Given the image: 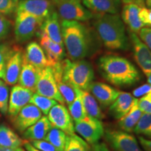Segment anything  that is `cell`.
<instances>
[{
    "label": "cell",
    "instance_id": "60d3db41",
    "mask_svg": "<svg viewBox=\"0 0 151 151\" xmlns=\"http://www.w3.org/2000/svg\"><path fill=\"white\" fill-rule=\"evenodd\" d=\"M139 37L146 46L151 50V28L144 27L139 32Z\"/></svg>",
    "mask_w": 151,
    "mask_h": 151
},
{
    "label": "cell",
    "instance_id": "4316f807",
    "mask_svg": "<svg viewBox=\"0 0 151 151\" xmlns=\"http://www.w3.org/2000/svg\"><path fill=\"white\" fill-rule=\"evenodd\" d=\"M79 92L82 98L86 116L101 120L104 118V115L94 96L88 90L79 89Z\"/></svg>",
    "mask_w": 151,
    "mask_h": 151
},
{
    "label": "cell",
    "instance_id": "8992f818",
    "mask_svg": "<svg viewBox=\"0 0 151 151\" xmlns=\"http://www.w3.org/2000/svg\"><path fill=\"white\" fill-rule=\"evenodd\" d=\"M16 14L15 38L17 42L24 43L37 34L43 21L27 13L16 12Z\"/></svg>",
    "mask_w": 151,
    "mask_h": 151
},
{
    "label": "cell",
    "instance_id": "9a60e30c",
    "mask_svg": "<svg viewBox=\"0 0 151 151\" xmlns=\"http://www.w3.org/2000/svg\"><path fill=\"white\" fill-rule=\"evenodd\" d=\"M96 100L104 107L110 106L117 99L120 91L101 82H92L88 88Z\"/></svg>",
    "mask_w": 151,
    "mask_h": 151
},
{
    "label": "cell",
    "instance_id": "4dcf8cb0",
    "mask_svg": "<svg viewBox=\"0 0 151 151\" xmlns=\"http://www.w3.org/2000/svg\"><path fill=\"white\" fill-rule=\"evenodd\" d=\"M64 151H92L91 146L76 134L67 135Z\"/></svg>",
    "mask_w": 151,
    "mask_h": 151
},
{
    "label": "cell",
    "instance_id": "484cf974",
    "mask_svg": "<svg viewBox=\"0 0 151 151\" xmlns=\"http://www.w3.org/2000/svg\"><path fill=\"white\" fill-rule=\"evenodd\" d=\"M143 111L138 106V99L135 100L132 109L125 116L118 120V125L122 131L128 133L134 132V129L142 116Z\"/></svg>",
    "mask_w": 151,
    "mask_h": 151
},
{
    "label": "cell",
    "instance_id": "e0dca14e",
    "mask_svg": "<svg viewBox=\"0 0 151 151\" xmlns=\"http://www.w3.org/2000/svg\"><path fill=\"white\" fill-rule=\"evenodd\" d=\"M40 44L41 48L50 62L51 66L62 61L65 56V46L54 42L43 32H40Z\"/></svg>",
    "mask_w": 151,
    "mask_h": 151
},
{
    "label": "cell",
    "instance_id": "f6af8a7d",
    "mask_svg": "<svg viewBox=\"0 0 151 151\" xmlns=\"http://www.w3.org/2000/svg\"><path fill=\"white\" fill-rule=\"evenodd\" d=\"M124 4H134L141 7H144L145 3L144 0H121Z\"/></svg>",
    "mask_w": 151,
    "mask_h": 151
},
{
    "label": "cell",
    "instance_id": "8d00e7d4",
    "mask_svg": "<svg viewBox=\"0 0 151 151\" xmlns=\"http://www.w3.org/2000/svg\"><path fill=\"white\" fill-rule=\"evenodd\" d=\"M11 21L4 15L0 14V41L9 35L11 30Z\"/></svg>",
    "mask_w": 151,
    "mask_h": 151
},
{
    "label": "cell",
    "instance_id": "f546056e",
    "mask_svg": "<svg viewBox=\"0 0 151 151\" xmlns=\"http://www.w3.org/2000/svg\"><path fill=\"white\" fill-rule=\"evenodd\" d=\"M75 90L76 92V96L73 102L68 105V109L73 121L77 122L82 120L86 116V113L83 104L82 98L79 92V89L75 88Z\"/></svg>",
    "mask_w": 151,
    "mask_h": 151
},
{
    "label": "cell",
    "instance_id": "ee69618b",
    "mask_svg": "<svg viewBox=\"0 0 151 151\" xmlns=\"http://www.w3.org/2000/svg\"><path fill=\"white\" fill-rule=\"evenodd\" d=\"M91 146L92 151H111L106 144L104 142H97Z\"/></svg>",
    "mask_w": 151,
    "mask_h": 151
},
{
    "label": "cell",
    "instance_id": "74e56055",
    "mask_svg": "<svg viewBox=\"0 0 151 151\" xmlns=\"http://www.w3.org/2000/svg\"><path fill=\"white\" fill-rule=\"evenodd\" d=\"M138 106L143 113L151 114V91L138 99Z\"/></svg>",
    "mask_w": 151,
    "mask_h": 151
},
{
    "label": "cell",
    "instance_id": "836d02e7",
    "mask_svg": "<svg viewBox=\"0 0 151 151\" xmlns=\"http://www.w3.org/2000/svg\"><path fill=\"white\" fill-rule=\"evenodd\" d=\"M16 46L12 47L6 43L0 44V78L4 80L7 62L14 53Z\"/></svg>",
    "mask_w": 151,
    "mask_h": 151
},
{
    "label": "cell",
    "instance_id": "7402d4cb",
    "mask_svg": "<svg viewBox=\"0 0 151 151\" xmlns=\"http://www.w3.org/2000/svg\"><path fill=\"white\" fill-rule=\"evenodd\" d=\"M40 70L41 69L27 62L23 56L21 71L18 78L19 85L27 88L33 92H36V87Z\"/></svg>",
    "mask_w": 151,
    "mask_h": 151
},
{
    "label": "cell",
    "instance_id": "681fc988",
    "mask_svg": "<svg viewBox=\"0 0 151 151\" xmlns=\"http://www.w3.org/2000/svg\"><path fill=\"white\" fill-rule=\"evenodd\" d=\"M146 4L151 8V0H146Z\"/></svg>",
    "mask_w": 151,
    "mask_h": 151
},
{
    "label": "cell",
    "instance_id": "9c48e42d",
    "mask_svg": "<svg viewBox=\"0 0 151 151\" xmlns=\"http://www.w3.org/2000/svg\"><path fill=\"white\" fill-rule=\"evenodd\" d=\"M36 93L50 98L61 104L65 105V101L57 86L50 66L41 69L36 87Z\"/></svg>",
    "mask_w": 151,
    "mask_h": 151
},
{
    "label": "cell",
    "instance_id": "4fadbf2b",
    "mask_svg": "<svg viewBox=\"0 0 151 151\" xmlns=\"http://www.w3.org/2000/svg\"><path fill=\"white\" fill-rule=\"evenodd\" d=\"M34 92L20 85L12 88L9 101L8 114L11 120L16 117L20 110L30 102Z\"/></svg>",
    "mask_w": 151,
    "mask_h": 151
},
{
    "label": "cell",
    "instance_id": "ffe728a7",
    "mask_svg": "<svg viewBox=\"0 0 151 151\" xmlns=\"http://www.w3.org/2000/svg\"><path fill=\"white\" fill-rule=\"evenodd\" d=\"M136 99L129 92H120L117 99L109 106L111 115L116 120H120L130 111Z\"/></svg>",
    "mask_w": 151,
    "mask_h": 151
},
{
    "label": "cell",
    "instance_id": "8fae6325",
    "mask_svg": "<svg viewBox=\"0 0 151 151\" xmlns=\"http://www.w3.org/2000/svg\"><path fill=\"white\" fill-rule=\"evenodd\" d=\"M54 11L50 0H20L16 12L27 13L44 21Z\"/></svg>",
    "mask_w": 151,
    "mask_h": 151
},
{
    "label": "cell",
    "instance_id": "7dc6e473",
    "mask_svg": "<svg viewBox=\"0 0 151 151\" xmlns=\"http://www.w3.org/2000/svg\"><path fill=\"white\" fill-rule=\"evenodd\" d=\"M0 151H25L20 147L19 148H8V147H4L0 146Z\"/></svg>",
    "mask_w": 151,
    "mask_h": 151
},
{
    "label": "cell",
    "instance_id": "f1b7e54d",
    "mask_svg": "<svg viewBox=\"0 0 151 151\" xmlns=\"http://www.w3.org/2000/svg\"><path fill=\"white\" fill-rule=\"evenodd\" d=\"M67 135L58 128L52 127L44 140L50 143L58 151H64Z\"/></svg>",
    "mask_w": 151,
    "mask_h": 151
},
{
    "label": "cell",
    "instance_id": "7bdbcfd3",
    "mask_svg": "<svg viewBox=\"0 0 151 151\" xmlns=\"http://www.w3.org/2000/svg\"><path fill=\"white\" fill-rule=\"evenodd\" d=\"M141 146L146 151H151V139H148L141 136L138 137Z\"/></svg>",
    "mask_w": 151,
    "mask_h": 151
},
{
    "label": "cell",
    "instance_id": "bcb514c9",
    "mask_svg": "<svg viewBox=\"0 0 151 151\" xmlns=\"http://www.w3.org/2000/svg\"><path fill=\"white\" fill-rule=\"evenodd\" d=\"M23 146L24 147V148H25L26 151H41L38 150L37 148H35V147L27 141H23Z\"/></svg>",
    "mask_w": 151,
    "mask_h": 151
},
{
    "label": "cell",
    "instance_id": "1f68e13d",
    "mask_svg": "<svg viewBox=\"0 0 151 151\" xmlns=\"http://www.w3.org/2000/svg\"><path fill=\"white\" fill-rule=\"evenodd\" d=\"M29 103L35 105L46 116L48 115L50 109L58 102L50 98L44 97L37 93H34Z\"/></svg>",
    "mask_w": 151,
    "mask_h": 151
},
{
    "label": "cell",
    "instance_id": "2e32d148",
    "mask_svg": "<svg viewBox=\"0 0 151 151\" xmlns=\"http://www.w3.org/2000/svg\"><path fill=\"white\" fill-rule=\"evenodd\" d=\"M23 53L18 47L16 46L14 53L7 62L6 67L4 81L6 84L14 86L18 81L19 76L21 71Z\"/></svg>",
    "mask_w": 151,
    "mask_h": 151
},
{
    "label": "cell",
    "instance_id": "603a6c76",
    "mask_svg": "<svg viewBox=\"0 0 151 151\" xmlns=\"http://www.w3.org/2000/svg\"><path fill=\"white\" fill-rule=\"evenodd\" d=\"M88 10L97 14H118L121 6V0H81Z\"/></svg>",
    "mask_w": 151,
    "mask_h": 151
},
{
    "label": "cell",
    "instance_id": "3957f363",
    "mask_svg": "<svg viewBox=\"0 0 151 151\" xmlns=\"http://www.w3.org/2000/svg\"><path fill=\"white\" fill-rule=\"evenodd\" d=\"M93 24L98 37L104 46L110 50H126L129 48V41L125 27L118 14H97Z\"/></svg>",
    "mask_w": 151,
    "mask_h": 151
},
{
    "label": "cell",
    "instance_id": "d6a6232c",
    "mask_svg": "<svg viewBox=\"0 0 151 151\" xmlns=\"http://www.w3.org/2000/svg\"><path fill=\"white\" fill-rule=\"evenodd\" d=\"M134 132L146 139H151V114L143 113L134 129Z\"/></svg>",
    "mask_w": 151,
    "mask_h": 151
},
{
    "label": "cell",
    "instance_id": "ba28073f",
    "mask_svg": "<svg viewBox=\"0 0 151 151\" xmlns=\"http://www.w3.org/2000/svg\"><path fill=\"white\" fill-rule=\"evenodd\" d=\"M105 140L115 151H143L134 135L122 130L106 129Z\"/></svg>",
    "mask_w": 151,
    "mask_h": 151
},
{
    "label": "cell",
    "instance_id": "30bf717a",
    "mask_svg": "<svg viewBox=\"0 0 151 151\" xmlns=\"http://www.w3.org/2000/svg\"><path fill=\"white\" fill-rule=\"evenodd\" d=\"M47 118L52 127L58 128L67 135L75 134L73 121L65 105L58 103L55 105L49 111Z\"/></svg>",
    "mask_w": 151,
    "mask_h": 151
},
{
    "label": "cell",
    "instance_id": "d4e9b609",
    "mask_svg": "<svg viewBox=\"0 0 151 151\" xmlns=\"http://www.w3.org/2000/svg\"><path fill=\"white\" fill-rule=\"evenodd\" d=\"M46 116H42L38 121L27 128L22 134L24 139L27 140H44L47 134L52 128Z\"/></svg>",
    "mask_w": 151,
    "mask_h": 151
},
{
    "label": "cell",
    "instance_id": "f35d334b",
    "mask_svg": "<svg viewBox=\"0 0 151 151\" xmlns=\"http://www.w3.org/2000/svg\"><path fill=\"white\" fill-rule=\"evenodd\" d=\"M29 143L35 148L41 151H58L55 147L46 140H32Z\"/></svg>",
    "mask_w": 151,
    "mask_h": 151
},
{
    "label": "cell",
    "instance_id": "c3c4849f",
    "mask_svg": "<svg viewBox=\"0 0 151 151\" xmlns=\"http://www.w3.org/2000/svg\"><path fill=\"white\" fill-rule=\"evenodd\" d=\"M147 78H148V84L151 85V73L148 76H147Z\"/></svg>",
    "mask_w": 151,
    "mask_h": 151
},
{
    "label": "cell",
    "instance_id": "83f0119b",
    "mask_svg": "<svg viewBox=\"0 0 151 151\" xmlns=\"http://www.w3.org/2000/svg\"><path fill=\"white\" fill-rule=\"evenodd\" d=\"M23 141L8 126L4 124H0V146L19 148L23 145Z\"/></svg>",
    "mask_w": 151,
    "mask_h": 151
},
{
    "label": "cell",
    "instance_id": "ac0fdd59",
    "mask_svg": "<svg viewBox=\"0 0 151 151\" xmlns=\"http://www.w3.org/2000/svg\"><path fill=\"white\" fill-rule=\"evenodd\" d=\"M51 67L58 90L65 101V103L67 104V106L69 105L73 102L76 96L75 87L71 86L70 83L63 79L61 62L55 64L54 65L51 66Z\"/></svg>",
    "mask_w": 151,
    "mask_h": 151
},
{
    "label": "cell",
    "instance_id": "6da1fadb",
    "mask_svg": "<svg viewBox=\"0 0 151 151\" xmlns=\"http://www.w3.org/2000/svg\"><path fill=\"white\" fill-rule=\"evenodd\" d=\"M64 46L69 60H84L97 51V45L92 30L75 20L60 21Z\"/></svg>",
    "mask_w": 151,
    "mask_h": 151
},
{
    "label": "cell",
    "instance_id": "ab89813d",
    "mask_svg": "<svg viewBox=\"0 0 151 151\" xmlns=\"http://www.w3.org/2000/svg\"><path fill=\"white\" fill-rule=\"evenodd\" d=\"M139 16L145 27H151V9L141 7Z\"/></svg>",
    "mask_w": 151,
    "mask_h": 151
},
{
    "label": "cell",
    "instance_id": "e575fe53",
    "mask_svg": "<svg viewBox=\"0 0 151 151\" xmlns=\"http://www.w3.org/2000/svg\"><path fill=\"white\" fill-rule=\"evenodd\" d=\"M9 101V88L5 83L1 81L0 83V112L1 114L8 113Z\"/></svg>",
    "mask_w": 151,
    "mask_h": 151
},
{
    "label": "cell",
    "instance_id": "d6986e66",
    "mask_svg": "<svg viewBox=\"0 0 151 151\" xmlns=\"http://www.w3.org/2000/svg\"><path fill=\"white\" fill-rule=\"evenodd\" d=\"M40 30L41 32L45 34L54 42L60 46H65L62 39L60 19L55 11H52V14L45 19L41 24Z\"/></svg>",
    "mask_w": 151,
    "mask_h": 151
},
{
    "label": "cell",
    "instance_id": "d590c367",
    "mask_svg": "<svg viewBox=\"0 0 151 151\" xmlns=\"http://www.w3.org/2000/svg\"><path fill=\"white\" fill-rule=\"evenodd\" d=\"M20 0H0V14L10 15L16 12Z\"/></svg>",
    "mask_w": 151,
    "mask_h": 151
},
{
    "label": "cell",
    "instance_id": "44dd1931",
    "mask_svg": "<svg viewBox=\"0 0 151 151\" xmlns=\"http://www.w3.org/2000/svg\"><path fill=\"white\" fill-rule=\"evenodd\" d=\"M23 56L27 62L39 69L49 66L51 67L43 48L35 41L30 42L27 45Z\"/></svg>",
    "mask_w": 151,
    "mask_h": 151
},
{
    "label": "cell",
    "instance_id": "7c38bea8",
    "mask_svg": "<svg viewBox=\"0 0 151 151\" xmlns=\"http://www.w3.org/2000/svg\"><path fill=\"white\" fill-rule=\"evenodd\" d=\"M129 37L133 46L135 61L147 76L151 73V50L139 39L137 34L129 31Z\"/></svg>",
    "mask_w": 151,
    "mask_h": 151
},
{
    "label": "cell",
    "instance_id": "f907efd6",
    "mask_svg": "<svg viewBox=\"0 0 151 151\" xmlns=\"http://www.w3.org/2000/svg\"><path fill=\"white\" fill-rule=\"evenodd\" d=\"M1 81H1V79H0V83H1Z\"/></svg>",
    "mask_w": 151,
    "mask_h": 151
},
{
    "label": "cell",
    "instance_id": "5bb4252c",
    "mask_svg": "<svg viewBox=\"0 0 151 151\" xmlns=\"http://www.w3.org/2000/svg\"><path fill=\"white\" fill-rule=\"evenodd\" d=\"M42 112L32 104L24 106L12 120L16 129L21 133L35 124L42 117Z\"/></svg>",
    "mask_w": 151,
    "mask_h": 151
},
{
    "label": "cell",
    "instance_id": "5b68a950",
    "mask_svg": "<svg viewBox=\"0 0 151 151\" xmlns=\"http://www.w3.org/2000/svg\"><path fill=\"white\" fill-rule=\"evenodd\" d=\"M60 21L86 22L94 15L83 4L81 0H50Z\"/></svg>",
    "mask_w": 151,
    "mask_h": 151
},
{
    "label": "cell",
    "instance_id": "b9f144b4",
    "mask_svg": "<svg viewBox=\"0 0 151 151\" xmlns=\"http://www.w3.org/2000/svg\"><path fill=\"white\" fill-rule=\"evenodd\" d=\"M151 91V85L144 84L139 88H136L133 91V96L135 98L141 97L146 95Z\"/></svg>",
    "mask_w": 151,
    "mask_h": 151
},
{
    "label": "cell",
    "instance_id": "52a82bcc",
    "mask_svg": "<svg viewBox=\"0 0 151 151\" xmlns=\"http://www.w3.org/2000/svg\"><path fill=\"white\" fill-rule=\"evenodd\" d=\"M73 124L75 132L90 145L99 142L104 134L102 122L98 119L86 116L82 120L73 122Z\"/></svg>",
    "mask_w": 151,
    "mask_h": 151
},
{
    "label": "cell",
    "instance_id": "cb8c5ba5",
    "mask_svg": "<svg viewBox=\"0 0 151 151\" xmlns=\"http://www.w3.org/2000/svg\"><path fill=\"white\" fill-rule=\"evenodd\" d=\"M141 8L134 4H129L124 5L122 10V20L131 32L135 34H139V31L145 27L139 16Z\"/></svg>",
    "mask_w": 151,
    "mask_h": 151
},
{
    "label": "cell",
    "instance_id": "7a4b0ae2",
    "mask_svg": "<svg viewBox=\"0 0 151 151\" xmlns=\"http://www.w3.org/2000/svg\"><path fill=\"white\" fill-rule=\"evenodd\" d=\"M103 78L117 87L134 86L141 80V73L131 62L122 57L106 55L98 60Z\"/></svg>",
    "mask_w": 151,
    "mask_h": 151
},
{
    "label": "cell",
    "instance_id": "277c9868",
    "mask_svg": "<svg viewBox=\"0 0 151 151\" xmlns=\"http://www.w3.org/2000/svg\"><path fill=\"white\" fill-rule=\"evenodd\" d=\"M61 65L64 80L75 88L88 90L94 78L93 67L89 62L86 60L72 61L65 59L61 61Z\"/></svg>",
    "mask_w": 151,
    "mask_h": 151
}]
</instances>
